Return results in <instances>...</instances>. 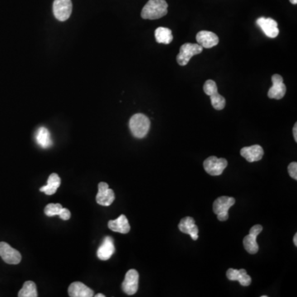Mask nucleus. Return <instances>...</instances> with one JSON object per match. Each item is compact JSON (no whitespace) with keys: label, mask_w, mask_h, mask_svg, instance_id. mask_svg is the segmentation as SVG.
<instances>
[{"label":"nucleus","mask_w":297,"mask_h":297,"mask_svg":"<svg viewBox=\"0 0 297 297\" xmlns=\"http://www.w3.org/2000/svg\"><path fill=\"white\" fill-rule=\"evenodd\" d=\"M168 13V3L165 0H148L142 11L144 19L155 20Z\"/></svg>","instance_id":"1"},{"label":"nucleus","mask_w":297,"mask_h":297,"mask_svg":"<svg viewBox=\"0 0 297 297\" xmlns=\"http://www.w3.org/2000/svg\"><path fill=\"white\" fill-rule=\"evenodd\" d=\"M129 127L133 137L142 139L147 137L150 127V121L147 116L137 113L130 119Z\"/></svg>","instance_id":"2"},{"label":"nucleus","mask_w":297,"mask_h":297,"mask_svg":"<svg viewBox=\"0 0 297 297\" xmlns=\"http://www.w3.org/2000/svg\"><path fill=\"white\" fill-rule=\"evenodd\" d=\"M203 90L211 98V105L216 110H222L225 107V99L218 93L216 82L208 79L204 84Z\"/></svg>","instance_id":"3"},{"label":"nucleus","mask_w":297,"mask_h":297,"mask_svg":"<svg viewBox=\"0 0 297 297\" xmlns=\"http://www.w3.org/2000/svg\"><path fill=\"white\" fill-rule=\"evenodd\" d=\"M235 199L234 197L223 196L218 197L213 203L214 213L217 215V219L220 221H227L229 219V210L235 205Z\"/></svg>","instance_id":"4"},{"label":"nucleus","mask_w":297,"mask_h":297,"mask_svg":"<svg viewBox=\"0 0 297 297\" xmlns=\"http://www.w3.org/2000/svg\"><path fill=\"white\" fill-rule=\"evenodd\" d=\"M202 46L199 44L185 43L180 47L179 54L177 56L178 65L185 66L189 62L191 58L202 52Z\"/></svg>","instance_id":"5"},{"label":"nucleus","mask_w":297,"mask_h":297,"mask_svg":"<svg viewBox=\"0 0 297 297\" xmlns=\"http://www.w3.org/2000/svg\"><path fill=\"white\" fill-rule=\"evenodd\" d=\"M227 165L228 162L225 158H218L216 156L208 157L203 163L206 173L211 176L221 175Z\"/></svg>","instance_id":"6"},{"label":"nucleus","mask_w":297,"mask_h":297,"mask_svg":"<svg viewBox=\"0 0 297 297\" xmlns=\"http://www.w3.org/2000/svg\"><path fill=\"white\" fill-rule=\"evenodd\" d=\"M72 8L71 0H55L53 2V13L60 22H65L70 17Z\"/></svg>","instance_id":"7"},{"label":"nucleus","mask_w":297,"mask_h":297,"mask_svg":"<svg viewBox=\"0 0 297 297\" xmlns=\"http://www.w3.org/2000/svg\"><path fill=\"white\" fill-rule=\"evenodd\" d=\"M263 226L260 225H254L249 230V234L245 236L243 241L245 249L250 254H255L259 251V245L257 243V237L262 232Z\"/></svg>","instance_id":"8"},{"label":"nucleus","mask_w":297,"mask_h":297,"mask_svg":"<svg viewBox=\"0 0 297 297\" xmlns=\"http://www.w3.org/2000/svg\"><path fill=\"white\" fill-rule=\"evenodd\" d=\"M138 286H139V273L135 269H131L127 272L122 284L123 291L127 295H134L138 291Z\"/></svg>","instance_id":"9"},{"label":"nucleus","mask_w":297,"mask_h":297,"mask_svg":"<svg viewBox=\"0 0 297 297\" xmlns=\"http://www.w3.org/2000/svg\"><path fill=\"white\" fill-rule=\"evenodd\" d=\"M0 257L6 264L12 265L19 264L22 260V255L19 252L5 242H0Z\"/></svg>","instance_id":"10"},{"label":"nucleus","mask_w":297,"mask_h":297,"mask_svg":"<svg viewBox=\"0 0 297 297\" xmlns=\"http://www.w3.org/2000/svg\"><path fill=\"white\" fill-rule=\"evenodd\" d=\"M273 86L269 89L268 96L269 99H283L285 96L287 92V87L283 83V77L280 74H275L272 76Z\"/></svg>","instance_id":"11"},{"label":"nucleus","mask_w":297,"mask_h":297,"mask_svg":"<svg viewBox=\"0 0 297 297\" xmlns=\"http://www.w3.org/2000/svg\"><path fill=\"white\" fill-rule=\"evenodd\" d=\"M115 200V193L109 188L107 182H101L99 184V192L97 194V203L101 206H109Z\"/></svg>","instance_id":"12"},{"label":"nucleus","mask_w":297,"mask_h":297,"mask_svg":"<svg viewBox=\"0 0 297 297\" xmlns=\"http://www.w3.org/2000/svg\"><path fill=\"white\" fill-rule=\"evenodd\" d=\"M257 24L264 31L265 35L270 38H275L279 34L278 22L273 18L260 17L257 20Z\"/></svg>","instance_id":"13"},{"label":"nucleus","mask_w":297,"mask_h":297,"mask_svg":"<svg viewBox=\"0 0 297 297\" xmlns=\"http://www.w3.org/2000/svg\"><path fill=\"white\" fill-rule=\"evenodd\" d=\"M197 44L202 48L211 49L219 43V37L216 34L209 31H199L197 34Z\"/></svg>","instance_id":"14"},{"label":"nucleus","mask_w":297,"mask_h":297,"mask_svg":"<svg viewBox=\"0 0 297 297\" xmlns=\"http://www.w3.org/2000/svg\"><path fill=\"white\" fill-rule=\"evenodd\" d=\"M264 148L259 145H254L252 147H244L240 150V154L249 163L261 160L264 156Z\"/></svg>","instance_id":"15"},{"label":"nucleus","mask_w":297,"mask_h":297,"mask_svg":"<svg viewBox=\"0 0 297 297\" xmlns=\"http://www.w3.org/2000/svg\"><path fill=\"white\" fill-rule=\"evenodd\" d=\"M115 253V245L113 238L110 236H107L103 240V244L100 245V247L98 249L97 255L100 260L106 261L111 259L113 254Z\"/></svg>","instance_id":"16"},{"label":"nucleus","mask_w":297,"mask_h":297,"mask_svg":"<svg viewBox=\"0 0 297 297\" xmlns=\"http://www.w3.org/2000/svg\"><path fill=\"white\" fill-rule=\"evenodd\" d=\"M180 231L187 235H189L192 240H197L198 239V227L195 224L194 219L190 216H187L180 221L178 225Z\"/></svg>","instance_id":"17"},{"label":"nucleus","mask_w":297,"mask_h":297,"mask_svg":"<svg viewBox=\"0 0 297 297\" xmlns=\"http://www.w3.org/2000/svg\"><path fill=\"white\" fill-rule=\"evenodd\" d=\"M226 277L230 281H238L240 285L243 287H248L252 283V279L250 276L248 274L245 269H228L226 272Z\"/></svg>","instance_id":"18"},{"label":"nucleus","mask_w":297,"mask_h":297,"mask_svg":"<svg viewBox=\"0 0 297 297\" xmlns=\"http://www.w3.org/2000/svg\"><path fill=\"white\" fill-rule=\"evenodd\" d=\"M68 293L71 297H92L94 296V291L80 282L73 283L68 289Z\"/></svg>","instance_id":"19"},{"label":"nucleus","mask_w":297,"mask_h":297,"mask_svg":"<svg viewBox=\"0 0 297 297\" xmlns=\"http://www.w3.org/2000/svg\"><path fill=\"white\" fill-rule=\"evenodd\" d=\"M44 212L47 216H60V219L64 221L70 220L71 213L70 211L66 208H63V206L60 204L50 203L45 207Z\"/></svg>","instance_id":"20"},{"label":"nucleus","mask_w":297,"mask_h":297,"mask_svg":"<svg viewBox=\"0 0 297 297\" xmlns=\"http://www.w3.org/2000/svg\"><path fill=\"white\" fill-rule=\"evenodd\" d=\"M108 228L114 232L121 233V234H127L131 230L129 221L125 215H121L118 219L109 221Z\"/></svg>","instance_id":"21"},{"label":"nucleus","mask_w":297,"mask_h":297,"mask_svg":"<svg viewBox=\"0 0 297 297\" xmlns=\"http://www.w3.org/2000/svg\"><path fill=\"white\" fill-rule=\"evenodd\" d=\"M60 183H61V180H60L59 175L57 173H51L47 180V184L41 187L40 188V191L45 192L46 195H49V196L55 194L60 187Z\"/></svg>","instance_id":"22"},{"label":"nucleus","mask_w":297,"mask_h":297,"mask_svg":"<svg viewBox=\"0 0 297 297\" xmlns=\"http://www.w3.org/2000/svg\"><path fill=\"white\" fill-rule=\"evenodd\" d=\"M36 143L44 148H47L52 146V141L50 132L46 127H40L36 133Z\"/></svg>","instance_id":"23"},{"label":"nucleus","mask_w":297,"mask_h":297,"mask_svg":"<svg viewBox=\"0 0 297 297\" xmlns=\"http://www.w3.org/2000/svg\"><path fill=\"white\" fill-rule=\"evenodd\" d=\"M156 41L160 44H170L173 41V36L172 31L167 27L159 26L154 31Z\"/></svg>","instance_id":"24"},{"label":"nucleus","mask_w":297,"mask_h":297,"mask_svg":"<svg viewBox=\"0 0 297 297\" xmlns=\"http://www.w3.org/2000/svg\"><path fill=\"white\" fill-rule=\"evenodd\" d=\"M19 297H37V291H36V286L33 282L31 281H26L23 284L22 289L18 293Z\"/></svg>","instance_id":"25"},{"label":"nucleus","mask_w":297,"mask_h":297,"mask_svg":"<svg viewBox=\"0 0 297 297\" xmlns=\"http://www.w3.org/2000/svg\"><path fill=\"white\" fill-rule=\"evenodd\" d=\"M288 173L293 179L297 180V163L293 162L288 166Z\"/></svg>","instance_id":"26"},{"label":"nucleus","mask_w":297,"mask_h":297,"mask_svg":"<svg viewBox=\"0 0 297 297\" xmlns=\"http://www.w3.org/2000/svg\"><path fill=\"white\" fill-rule=\"evenodd\" d=\"M293 137H294L295 142H297V123H296L295 126L293 127Z\"/></svg>","instance_id":"27"},{"label":"nucleus","mask_w":297,"mask_h":297,"mask_svg":"<svg viewBox=\"0 0 297 297\" xmlns=\"http://www.w3.org/2000/svg\"><path fill=\"white\" fill-rule=\"evenodd\" d=\"M293 242H294V245H295L296 246H297V234H296V235H294V239H293Z\"/></svg>","instance_id":"28"},{"label":"nucleus","mask_w":297,"mask_h":297,"mask_svg":"<svg viewBox=\"0 0 297 297\" xmlns=\"http://www.w3.org/2000/svg\"><path fill=\"white\" fill-rule=\"evenodd\" d=\"M290 2H292L293 4H297V0H290Z\"/></svg>","instance_id":"29"},{"label":"nucleus","mask_w":297,"mask_h":297,"mask_svg":"<svg viewBox=\"0 0 297 297\" xmlns=\"http://www.w3.org/2000/svg\"><path fill=\"white\" fill-rule=\"evenodd\" d=\"M95 297H105V296L103 295V294H97V295H95Z\"/></svg>","instance_id":"30"}]
</instances>
